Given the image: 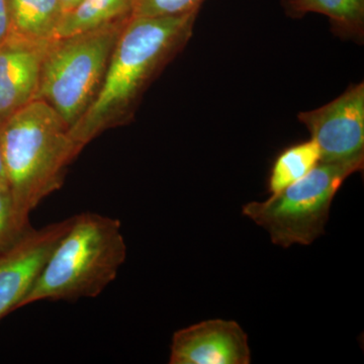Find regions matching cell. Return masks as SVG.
<instances>
[{"instance_id": "6da1fadb", "label": "cell", "mask_w": 364, "mask_h": 364, "mask_svg": "<svg viewBox=\"0 0 364 364\" xmlns=\"http://www.w3.org/2000/svg\"><path fill=\"white\" fill-rule=\"evenodd\" d=\"M198 11L129 18L112 50L97 97L69 129L80 152L105 131L131 121L151 82L188 44Z\"/></svg>"}, {"instance_id": "7a4b0ae2", "label": "cell", "mask_w": 364, "mask_h": 364, "mask_svg": "<svg viewBox=\"0 0 364 364\" xmlns=\"http://www.w3.org/2000/svg\"><path fill=\"white\" fill-rule=\"evenodd\" d=\"M69 126L44 100H33L0 126L9 191L18 219L61 188L67 167L79 151Z\"/></svg>"}, {"instance_id": "3957f363", "label": "cell", "mask_w": 364, "mask_h": 364, "mask_svg": "<svg viewBox=\"0 0 364 364\" xmlns=\"http://www.w3.org/2000/svg\"><path fill=\"white\" fill-rule=\"evenodd\" d=\"M126 258L119 220L95 213L74 215L18 309L47 299L95 298L116 280Z\"/></svg>"}, {"instance_id": "277c9868", "label": "cell", "mask_w": 364, "mask_h": 364, "mask_svg": "<svg viewBox=\"0 0 364 364\" xmlns=\"http://www.w3.org/2000/svg\"><path fill=\"white\" fill-rule=\"evenodd\" d=\"M130 18L48 42L36 100L53 107L69 128L97 97L117 38Z\"/></svg>"}, {"instance_id": "5b68a950", "label": "cell", "mask_w": 364, "mask_h": 364, "mask_svg": "<svg viewBox=\"0 0 364 364\" xmlns=\"http://www.w3.org/2000/svg\"><path fill=\"white\" fill-rule=\"evenodd\" d=\"M364 162H321L289 188L264 202L242 208L245 217L267 230L274 245H311L325 233L330 208L344 181Z\"/></svg>"}, {"instance_id": "8992f818", "label": "cell", "mask_w": 364, "mask_h": 364, "mask_svg": "<svg viewBox=\"0 0 364 364\" xmlns=\"http://www.w3.org/2000/svg\"><path fill=\"white\" fill-rule=\"evenodd\" d=\"M321 162H364V85H350L329 104L299 112Z\"/></svg>"}, {"instance_id": "52a82bcc", "label": "cell", "mask_w": 364, "mask_h": 364, "mask_svg": "<svg viewBox=\"0 0 364 364\" xmlns=\"http://www.w3.org/2000/svg\"><path fill=\"white\" fill-rule=\"evenodd\" d=\"M73 220L74 215L42 229H30L0 253V318L18 310Z\"/></svg>"}, {"instance_id": "ba28073f", "label": "cell", "mask_w": 364, "mask_h": 364, "mask_svg": "<svg viewBox=\"0 0 364 364\" xmlns=\"http://www.w3.org/2000/svg\"><path fill=\"white\" fill-rule=\"evenodd\" d=\"M248 336L232 320L203 321L172 337L170 364H249Z\"/></svg>"}, {"instance_id": "9c48e42d", "label": "cell", "mask_w": 364, "mask_h": 364, "mask_svg": "<svg viewBox=\"0 0 364 364\" xmlns=\"http://www.w3.org/2000/svg\"><path fill=\"white\" fill-rule=\"evenodd\" d=\"M48 42L9 36L0 44V126L36 100Z\"/></svg>"}, {"instance_id": "30bf717a", "label": "cell", "mask_w": 364, "mask_h": 364, "mask_svg": "<svg viewBox=\"0 0 364 364\" xmlns=\"http://www.w3.org/2000/svg\"><path fill=\"white\" fill-rule=\"evenodd\" d=\"M289 18H301L308 14L327 16L335 36L363 43L364 0H282Z\"/></svg>"}, {"instance_id": "8fae6325", "label": "cell", "mask_w": 364, "mask_h": 364, "mask_svg": "<svg viewBox=\"0 0 364 364\" xmlns=\"http://www.w3.org/2000/svg\"><path fill=\"white\" fill-rule=\"evenodd\" d=\"M133 0H81L62 14L51 40L63 39L132 16Z\"/></svg>"}, {"instance_id": "7c38bea8", "label": "cell", "mask_w": 364, "mask_h": 364, "mask_svg": "<svg viewBox=\"0 0 364 364\" xmlns=\"http://www.w3.org/2000/svg\"><path fill=\"white\" fill-rule=\"evenodd\" d=\"M11 37L36 42L51 41L61 18L59 0H6Z\"/></svg>"}, {"instance_id": "4fadbf2b", "label": "cell", "mask_w": 364, "mask_h": 364, "mask_svg": "<svg viewBox=\"0 0 364 364\" xmlns=\"http://www.w3.org/2000/svg\"><path fill=\"white\" fill-rule=\"evenodd\" d=\"M321 161V153L312 139L294 144L277 155L270 169L267 191L277 195L305 177Z\"/></svg>"}, {"instance_id": "5bb4252c", "label": "cell", "mask_w": 364, "mask_h": 364, "mask_svg": "<svg viewBox=\"0 0 364 364\" xmlns=\"http://www.w3.org/2000/svg\"><path fill=\"white\" fill-rule=\"evenodd\" d=\"M28 230L30 226L18 219L9 186H0V253L13 246Z\"/></svg>"}, {"instance_id": "9a60e30c", "label": "cell", "mask_w": 364, "mask_h": 364, "mask_svg": "<svg viewBox=\"0 0 364 364\" xmlns=\"http://www.w3.org/2000/svg\"><path fill=\"white\" fill-rule=\"evenodd\" d=\"M205 0H133L132 16L160 18L200 11Z\"/></svg>"}, {"instance_id": "2e32d148", "label": "cell", "mask_w": 364, "mask_h": 364, "mask_svg": "<svg viewBox=\"0 0 364 364\" xmlns=\"http://www.w3.org/2000/svg\"><path fill=\"white\" fill-rule=\"evenodd\" d=\"M9 36H11V21H9L7 1L0 0V44L9 39Z\"/></svg>"}, {"instance_id": "e0dca14e", "label": "cell", "mask_w": 364, "mask_h": 364, "mask_svg": "<svg viewBox=\"0 0 364 364\" xmlns=\"http://www.w3.org/2000/svg\"><path fill=\"white\" fill-rule=\"evenodd\" d=\"M0 186H9V184H7V177L6 165H4V153H2L1 136H0Z\"/></svg>"}, {"instance_id": "ac0fdd59", "label": "cell", "mask_w": 364, "mask_h": 364, "mask_svg": "<svg viewBox=\"0 0 364 364\" xmlns=\"http://www.w3.org/2000/svg\"><path fill=\"white\" fill-rule=\"evenodd\" d=\"M81 0H59L60 6H61L62 13L65 14L67 11L74 9Z\"/></svg>"}]
</instances>
